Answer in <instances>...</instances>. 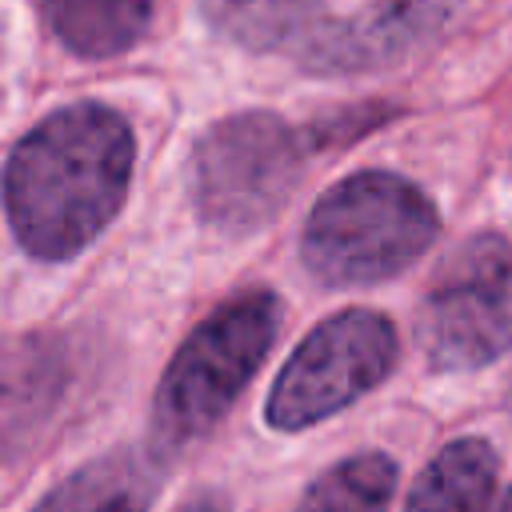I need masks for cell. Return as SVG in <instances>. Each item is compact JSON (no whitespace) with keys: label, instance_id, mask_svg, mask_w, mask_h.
<instances>
[{"label":"cell","instance_id":"6","mask_svg":"<svg viewBox=\"0 0 512 512\" xmlns=\"http://www.w3.org/2000/svg\"><path fill=\"white\" fill-rule=\"evenodd\" d=\"M396 328L372 308H348L312 328L288 356L268 396V424L300 432L364 392H372L396 368Z\"/></svg>","mask_w":512,"mask_h":512},{"label":"cell","instance_id":"7","mask_svg":"<svg viewBox=\"0 0 512 512\" xmlns=\"http://www.w3.org/2000/svg\"><path fill=\"white\" fill-rule=\"evenodd\" d=\"M436 16L432 0H380L352 20H324L300 48L308 68L324 72H364L400 56L420 28Z\"/></svg>","mask_w":512,"mask_h":512},{"label":"cell","instance_id":"12","mask_svg":"<svg viewBox=\"0 0 512 512\" xmlns=\"http://www.w3.org/2000/svg\"><path fill=\"white\" fill-rule=\"evenodd\" d=\"M44 20L72 52L116 56L144 36L152 0H44Z\"/></svg>","mask_w":512,"mask_h":512},{"label":"cell","instance_id":"11","mask_svg":"<svg viewBox=\"0 0 512 512\" xmlns=\"http://www.w3.org/2000/svg\"><path fill=\"white\" fill-rule=\"evenodd\" d=\"M208 24L256 52L300 44L328 20L324 0H200Z\"/></svg>","mask_w":512,"mask_h":512},{"label":"cell","instance_id":"2","mask_svg":"<svg viewBox=\"0 0 512 512\" xmlns=\"http://www.w3.org/2000/svg\"><path fill=\"white\" fill-rule=\"evenodd\" d=\"M436 232L440 216L412 180L356 172L316 200L300 252L324 284H376L404 272Z\"/></svg>","mask_w":512,"mask_h":512},{"label":"cell","instance_id":"4","mask_svg":"<svg viewBox=\"0 0 512 512\" xmlns=\"http://www.w3.org/2000/svg\"><path fill=\"white\" fill-rule=\"evenodd\" d=\"M300 164L304 144L280 116L240 112L200 136L192 152V200L212 228L244 236L288 204Z\"/></svg>","mask_w":512,"mask_h":512},{"label":"cell","instance_id":"10","mask_svg":"<svg viewBox=\"0 0 512 512\" xmlns=\"http://www.w3.org/2000/svg\"><path fill=\"white\" fill-rule=\"evenodd\" d=\"M500 460L488 440L464 436L436 452V460L412 484L404 512H488Z\"/></svg>","mask_w":512,"mask_h":512},{"label":"cell","instance_id":"13","mask_svg":"<svg viewBox=\"0 0 512 512\" xmlns=\"http://www.w3.org/2000/svg\"><path fill=\"white\" fill-rule=\"evenodd\" d=\"M396 464L384 452H360L332 464L300 500L296 512H388Z\"/></svg>","mask_w":512,"mask_h":512},{"label":"cell","instance_id":"14","mask_svg":"<svg viewBox=\"0 0 512 512\" xmlns=\"http://www.w3.org/2000/svg\"><path fill=\"white\" fill-rule=\"evenodd\" d=\"M488 512H512V492H508V496H500V504H496V508H488Z\"/></svg>","mask_w":512,"mask_h":512},{"label":"cell","instance_id":"3","mask_svg":"<svg viewBox=\"0 0 512 512\" xmlns=\"http://www.w3.org/2000/svg\"><path fill=\"white\" fill-rule=\"evenodd\" d=\"M280 328V300L272 292H244L220 304L172 356L156 388V436L164 444H192L244 392Z\"/></svg>","mask_w":512,"mask_h":512},{"label":"cell","instance_id":"5","mask_svg":"<svg viewBox=\"0 0 512 512\" xmlns=\"http://www.w3.org/2000/svg\"><path fill=\"white\" fill-rule=\"evenodd\" d=\"M424 352L436 368H484L512 348V240L468 236L436 268L424 316Z\"/></svg>","mask_w":512,"mask_h":512},{"label":"cell","instance_id":"8","mask_svg":"<svg viewBox=\"0 0 512 512\" xmlns=\"http://www.w3.org/2000/svg\"><path fill=\"white\" fill-rule=\"evenodd\" d=\"M68 384L56 340H20L0 352V444L20 448L52 416Z\"/></svg>","mask_w":512,"mask_h":512},{"label":"cell","instance_id":"1","mask_svg":"<svg viewBox=\"0 0 512 512\" xmlns=\"http://www.w3.org/2000/svg\"><path fill=\"white\" fill-rule=\"evenodd\" d=\"M132 156L128 124L104 104H72L36 124L4 168L16 240L40 260L80 252L124 204Z\"/></svg>","mask_w":512,"mask_h":512},{"label":"cell","instance_id":"9","mask_svg":"<svg viewBox=\"0 0 512 512\" xmlns=\"http://www.w3.org/2000/svg\"><path fill=\"white\" fill-rule=\"evenodd\" d=\"M156 484L160 472L144 452H112L56 484L36 512H148Z\"/></svg>","mask_w":512,"mask_h":512}]
</instances>
